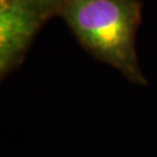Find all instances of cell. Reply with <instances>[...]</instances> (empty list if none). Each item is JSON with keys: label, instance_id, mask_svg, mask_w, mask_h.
Returning a JSON list of instances; mask_svg holds the SVG:
<instances>
[{"label": "cell", "instance_id": "obj_1", "mask_svg": "<svg viewBox=\"0 0 157 157\" xmlns=\"http://www.w3.org/2000/svg\"><path fill=\"white\" fill-rule=\"evenodd\" d=\"M58 17L91 56L132 84H148L136 50L141 0H61Z\"/></svg>", "mask_w": 157, "mask_h": 157}, {"label": "cell", "instance_id": "obj_2", "mask_svg": "<svg viewBox=\"0 0 157 157\" xmlns=\"http://www.w3.org/2000/svg\"><path fill=\"white\" fill-rule=\"evenodd\" d=\"M61 0H17L0 7V77L6 78L23 63L35 36L58 17Z\"/></svg>", "mask_w": 157, "mask_h": 157}, {"label": "cell", "instance_id": "obj_3", "mask_svg": "<svg viewBox=\"0 0 157 157\" xmlns=\"http://www.w3.org/2000/svg\"><path fill=\"white\" fill-rule=\"evenodd\" d=\"M15 1H17V0H0V7H5V6L11 5Z\"/></svg>", "mask_w": 157, "mask_h": 157}]
</instances>
